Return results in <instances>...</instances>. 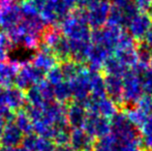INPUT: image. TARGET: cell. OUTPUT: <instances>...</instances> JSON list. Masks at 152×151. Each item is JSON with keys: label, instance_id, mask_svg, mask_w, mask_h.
<instances>
[{"label": "cell", "instance_id": "1", "mask_svg": "<svg viewBox=\"0 0 152 151\" xmlns=\"http://www.w3.org/2000/svg\"><path fill=\"white\" fill-rule=\"evenodd\" d=\"M111 120V133L115 137L118 145L141 146V133L127 118L125 112H117Z\"/></svg>", "mask_w": 152, "mask_h": 151}, {"label": "cell", "instance_id": "53", "mask_svg": "<svg viewBox=\"0 0 152 151\" xmlns=\"http://www.w3.org/2000/svg\"><path fill=\"white\" fill-rule=\"evenodd\" d=\"M6 122H7V121L5 120V118L0 115V136H1L2 131H3V128H4V126H5Z\"/></svg>", "mask_w": 152, "mask_h": 151}, {"label": "cell", "instance_id": "24", "mask_svg": "<svg viewBox=\"0 0 152 151\" xmlns=\"http://www.w3.org/2000/svg\"><path fill=\"white\" fill-rule=\"evenodd\" d=\"M54 89V97L57 103L60 104H68L72 98V87H70L69 81L63 80L62 82L53 86Z\"/></svg>", "mask_w": 152, "mask_h": 151}, {"label": "cell", "instance_id": "9", "mask_svg": "<svg viewBox=\"0 0 152 151\" xmlns=\"http://www.w3.org/2000/svg\"><path fill=\"white\" fill-rule=\"evenodd\" d=\"M72 98L84 105L90 97V71L85 67L75 79L69 81Z\"/></svg>", "mask_w": 152, "mask_h": 151}, {"label": "cell", "instance_id": "19", "mask_svg": "<svg viewBox=\"0 0 152 151\" xmlns=\"http://www.w3.org/2000/svg\"><path fill=\"white\" fill-rule=\"evenodd\" d=\"M30 62L37 69L44 71L47 73L51 69L55 67L57 65L58 60L54 56L52 52H42V51H37V53L31 57Z\"/></svg>", "mask_w": 152, "mask_h": 151}, {"label": "cell", "instance_id": "42", "mask_svg": "<svg viewBox=\"0 0 152 151\" xmlns=\"http://www.w3.org/2000/svg\"><path fill=\"white\" fill-rule=\"evenodd\" d=\"M141 78H142V80H143L145 93L152 95V69L151 67L144 74V75L141 77Z\"/></svg>", "mask_w": 152, "mask_h": 151}, {"label": "cell", "instance_id": "43", "mask_svg": "<svg viewBox=\"0 0 152 151\" xmlns=\"http://www.w3.org/2000/svg\"><path fill=\"white\" fill-rule=\"evenodd\" d=\"M141 136H147L152 133V114H149L147 116L146 120L144 121L141 127L139 128Z\"/></svg>", "mask_w": 152, "mask_h": 151}, {"label": "cell", "instance_id": "3", "mask_svg": "<svg viewBox=\"0 0 152 151\" xmlns=\"http://www.w3.org/2000/svg\"><path fill=\"white\" fill-rule=\"evenodd\" d=\"M123 80V106L125 108L136 106L139 99L145 94L144 85L141 76L136 74L132 69H127L122 77Z\"/></svg>", "mask_w": 152, "mask_h": 151}, {"label": "cell", "instance_id": "2", "mask_svg": "<svg viewBox=\"0 0 152 151\" xmlns=\"http://www.w3.org/2000/svg\"><path fill=\"white\" fill-rule=\"evenodd\" d=\"M62 34L68 40H88L90 42V26L87 21L86 9L80 8L70 12L60 24Z\"/></svg>", "mask_w": 152, "mask_h": 151}, {"label": "cell", "instance_id": "35", "mask_svg": "<svg viewBox=\"0 0 152 151\" xmlns=\"http://www.w3.org/2000/svg\"><path fill=\"white\" fill-rule=\"evenodd\" d=\"M33 124V133L38 137L47 138V139H53L55 133V127L52 125H48L42 121H36L32 123Z\"/></svg>", "mask_w": 152, "mask_h": 151}, {"label": "cell", "instance_id": "33", "mask_svg": "<svg viewBox=\"0 0 152 151\" xmlns=\"http://www.w3.org/2000/svg\"><path fill=\"white\" fill-rule=\"evenodd\" d=\"M136 48H137V55H138V62L150 65V61L152 58V48H150L143 40L139 42V44H137Z\"/></svg>", "mask_w": 152, "mask_h": 151}, {"label": "cell", "instance_id": "16", "mask_svg": "<svg viewBox=\"0 0 152 151\" xmlns=\"http://www.w3.org/2000/svg\"><path fill=\"white\" fill-rule=\"evenodd\" d=\"M95 139L89 136L83 128H72L70 131L69 145L76 151H92Z\"/></svg>", "mask_w": 152, "mask_h": 151}, {"label": "cell", "instance_id": "14", "mask_svg": "<svg viewBox=\"0 0 152 151\" xmlns=\"http://www.w3.org/2000/svg\"><path fill=\"white\" fill-rule=\"evenodd\" d=\"M23 138L24 133L17 126L16 123L14 121H8L6 122L3 131L0 136V146H5V147L19 146L22 144Z\"/></svg>", "mask_w": 152, "mask_h": 151}, {"label": "cell", "instance_id": "7", "mask_svg": "<svg viewBox=\"0 0 152 151\" xmlns=\"http://www.w3.org/2000/svg\"><path fill=\"white\" fill-rule=\"evenodd\" d=\"M44 80H46V73L44 71L35 67L31 62H25L21 65L14 85L21 90L26 91L32 85L39 84Z\"/></svg>", "mask_w": 152, "mask_h": 151}, {"label": "cell", "instance_id": "4", "mask_svg": "<svg viewBox=\"0 0 152 151\" xmlns=\"http://www.w3.org/2000/svg\"><path fill=\"white\" fill-rule=\"evenodd\" d=\"M122 28L111 24H106L102 28L93 29L90 34V42L93 44H100L113 55L117 48L119 37L121 35Z\"/></svg>", "mask_w": 152, "mask_h": 151}, {"label": "cell", "instance_id": "39", "mask_svg": "<svg viewBox=\"0 0 152 151\" xmlns=\"http://www.w3.org/2000/svg\"><path fill=\"white\" fill-rule=\"evenodd\" d=\"M46 80L48 81L51 85H53V86L62 82V81L64 80V77H63V74H62L60 66L56 65L55 67H53V69H51L50 71H47Z\"/></svg>", "mask_w": 152, "mask_h": 151}, {"label": "cell", "instance_id": "15", "mask_svg": "<svg viewBox=\"0 0 152 151\" xmlns=\"http://www.w3.org/2000/svg\"><path fill=\"white\" fill-rule=\"evenodd\" d=\"M107 96L110 97L117 106H123V80L120 76L107 75L104 78Z\"/></svg>", "mask_w": 152, "mask_h": 151}, {"label": "cell", "instance_id": "30", "mask_svg": "<svg viewBox=\"0 0 152 151\" xmlns=\"http://www.w3.org/2000/svg\"><path fill=\"white\" fill-rule=\"evenodd\" d=\"M25 97H26V103L33 107H44L45 105H47L45 103L42 95L40 93V90L38 88V85H32L31 87H29L26 90L25 93Z\"/></svg>", "mask_w": 152, "mask_h": 151}, {"label": "cell", "instance_id": "22", "mask_svg": "<svg viewBox=\"0 0 152 151\" xmlns=\"http://www.w3.org/2000/svg\"><path fill=\"white\" fill-rule=\"evenodd\" d=\"M107 96L106 83L104 78L100 71H90V97L94 99H99Z\"/></svg>", "mask_w": 152, "mask_h": 151}, {"label": "cell", "instance_id": "51", "mask_svg": "<svg viewBox=\"0 0 152 151\" xmlns=\"http://www.w3.org/2000/svg\"><path fill=\"white\" fill-rule=\"evenodd\" d=\"M54 151H76L72 146L68 144V145H62V146H56Z\"/></svg>", "mask_w": 152, "mask_h": 151}, {"label": "cell", "instance_id": "17", "mask_svg": "<svg viewBox=\"0 0 152 151\" xmlns=\"http://www.w3.org/2000/svg\"><path fill=\"white\" fill-rule=\"evenodd\" d=\"M20 67L21 64L18 61H3L0 63V86L4 88L14 86Z\"/></svg>", "mask_w": 152, "mask_h": 151}, {"label": "cell", "instance_id": "46", "mask_svg": "<svg viewBox=\"0 0 152 151\" xmlns=\"http://www.w3.org/2000/svg\"><path fill=\"white\" fill-rule=\"evenodd\" d=\"M132 2L136 4V6L139 9L144 12V10H146L148 8L151 0H132Z\"/></svg>", "mask_w": 152, "mask_h": 151}, {"label": "cell", "instance_id": "26", "mask_svg": "<svg viewBox=\"0 0 152 151\" xmlns=\"http://www.w3.org/2000/svg\"><path fill=\"white\" fill-rule=\"evenodd\" d=\"M14 122L17 124V126L21 129L24 136L30 135L33 133V124H32V121L30 120L29 116L25 112L24 109H21L19 111H17L15 113V120Z\"/></svg>", "mask_w": 152, "mask_h": 151}, {"label": "cell", "instance_id": "23", "mask_svg": "<svg viewBox=\"0 0 152 151\" xmlns=\"http://www.w3.org/2000/svg\"><path fill=\"white\" fill-rule=\"evenodd\" d=\"M52 52L58 62H64L70 59V44L69 40L67 39L63 34L62 36L55 42L52 47Z\"/></svg>", "mask_w": 152, "mask_h": 151}, {"label": "cell", "instance_id": "54", "mask_svg": "<svg viewBox=\"0 0 152 151\" xmlns=\"http://www.w3.org/2000/svg\"><path fill=\"white\" fill-rule=\"evenodd\" d=\"M147 12H148L149 15L152 17V0H151V2H150V4H149V6H148V8H147Z\"/></svg>", "mask_w": 152, "mask_h": 151}, {"label": "cell", "instance_id": "10", "mask_svg": "<svg viewBox=\"0 0 152 151\" xmlns=\"http://www.w3.org/2000/svg\"><path fill=\"white\" fill-rule=\"evenodd\" d=\"M111 7L112 3L109 0H100L93 6L89 7L86 12L89 26L93 29L102 28L108 23Z\"/></svg>", "mask_w": 152, "mask_h": 151}, {"label": "cell", "instance_id": "18", "mask_svg": "<svg viewBox=\"0 0 152 151\" xmlns=\"http://www.w3.org/2000/svg\"><path fill=\"white\" fill-rule=\"evenodd\" d=\"M5 103L6 106L14 112L23 109L27 104L24 91L17 88L16 86L5 88Z\"/></svg>", "mask_w": 152, "mask_h": 151}, {"label": "cell", "instance_id": "21", "mask_svg": "<svg viewBox=\"0 0 152 151\" xmlns=\"http://www.w3.org/2000/svg\"><path fill=\"white\" fill-rule=\"evenodd\" d=\"M70 59L78 63L84 64L88 54L91 42L88 40H69Z\"/></svg>", "mask_w": 152, "mask_h": 151}, {"label": "cell", "instance_id": "28", "mask_svg": "<svg viewBox=\"0 0 152 151\" xmlns=\"http://www.w3.org/2000/svg\"><path fill=\"white\" fill-rule=\"evenodd\" d=\"M55 127V133L53 136V142L56 146L68 145L70 140V127L67 123L57 125Z\"/></svg>", "mask_w": 152, "mask_h": 151}, {"label": "cell", "instance_id": "45", "mask_svg": "<svg viewBox=\"0 0 152 151\" xmlns=\"http://www.w3.org/2000/svg\"><path fill=\"white\" fill-rule=\"evenodd\" d=\"M100 0H78V6L83 9H88L89 7L93 6L94 4H96L97 2H99Z\"/></svg>", "mask_w": 152, "mask_h": 151}, {"label": "cell", "instance_id": "31", "mask_svg": "<svg viewBox=\"0 0 152 151\" xmlns=\"http://www.w3.org/2000/svg\"><path fill=\"white\" fill-rule=\"evenodd\" d=\"M107 24L115 25V26L121 27V28L127 26L128 21H127V19H126V16H125V14H124L123 9L120 7L112 5L110 14H109L108 23H107Z\"/></svg>", "mask_w": 152, "mask_h": 151}, {"label": "cell", "instance_id": "11", "mask_svg": "<svg viewBox=\"0 0 152 151\" xmlns=\"http://www.w3.org/2000/svg\"><path fill=\"white\" fill-rule=\"evenodd\" d=\"M127 31L136 40H143L152 27V17L147 12L137 14L127 24Z\"/></svg>", "mask_w": 152, "mask_h": 151}, {"label": "cell", "instance_id": "12", "mask_svg": "<svg viewBox=\"0 0 152 151\" xmlns=\"http://www.w3.org/2000/svg\"><path fill=\"white\" fill-rule=\"evenodd\" d=\"M109 56H111V54L104 47L100 46V44H91L85 63H87L89 71H100Z\"/></svg>", "mask_w": 152, "mask_h": 151}, {"label": "cell", "instance_id": "34", "mask_svg": "<svg viewBox=\"0 0 152 151\" xmlns=\"http://www.w3.org/2000/svg\"><path fill=\"white\" fill-rule=\"evenodd\" d=\"M14 47L15 44L10 40L7 33L5 31L0 30V63L3 62V61H6L8 52Z\"/></svg>", "mask_w": 152, "mask_h": 151}, {"label": "cell", "instance_id": "47", "mask_svg": "<svg viewBox=\"0 0 152 151\" xmlns=\"http://www.w3.org/2000/svg\"><path fill=\"white\" fill-rule=\"evenodd\" d=\"M115 151H143L140 146H125V145H117Z\"/></svg>", "mask_w": 152, "mask_h": 151}, {"label": "cell", "instance_id": "25", "mask_svg": "<svg viewBox=\"0 0 152 151\" xmlns=\"http://www.w3.org/2000/svg\"><path fill=\"white\" fill-rule=\"evenodd\" d=\"M85 67H86V65L82 64V63H78L76 61L72 60V59H69L67 61H64V62H61L60 65L64 80L66 81H70L72 79H75Z\"/></svg>", "mask_w": 152, "mask_h": 151}, {"label": "cell", "instance_id": "6", "mask_svg": "<svg viewBox=\"0 0 152 151\" xmlns=\"http://www.w3.org/2000/svg\"><path fill=\"white\" fill-rule=\"evenodd\" d=\"M23 20L19 3L12 0H0V30L8 32Z\"/></svg>", "mask_w": 152, "mask_h": 151}, {"label": "cell", "instance_id": "20", "mask_svg": "<svg viewBox=\"0 0 152 151\" xmlns=\"http://www.w3.org/2000/svg\"><path fill=\"white\" fill-rule=\"evenodd\" d=\"M137 47V46H136ZM136 47L129 48H117L114 51V57L123 64L126 69H132L138 63V55H137Z\"/></svg>", "mask_w": 152, "mask_h": 151}, {"label": "cell", "instance_id": "40", "mask_svg": "<svg viewBox=\"0 0 152 151\" xmlns=\"http://www.w3.org/2000/svg\"><path fill=\"white\" fill-rule=\"evenodd\" d=\"M136 105H137L136 107L139 108V109L144 112L145 114H147V115L152 114V95L145 93V94L139 99V101Z\"/></svg>", "mask_w": 152, "mask_h": 151}, {"label": "cell", "instance_id": "8", "mask_svg": "<svg viewBox=\"0 0 152 151\" xmlns=\"http://www.w3.org/2000/svg\"><path fill=\"white\" fill-rule=\"evenodd\" d=\"M82 128L93 139H98L110 135L112 129L110 119L92 112H88Z\"/></svg>", "mask_w": 152, "mask_h": 151}, {"label": "cell", "instance_id": "52", "mask_svg": "<svg viewBox=\"0 0 152 151\" xmlns=\"http://www.w3.org/2000/svg\"><path fill=\"white\" fill-rule=\"evenodd\" d=\"M144 39H145L144 42H146L150 48H152V27L150 28V30L148 31V33L146 34V36H145Z\"/></svg>", "mask_w": 152, "mask_h": 151}, {"label": "cell", "instance_id": "27", "mask_svg": "<svg viewBox=\"0 0 152 151\" xmlns=\"http://www.w3.org/2000/svg\"><path fill=\"white\" fill-rule=\"evenodd\" d=\"M102 71H104L106 75H113V76H120L123 77L124 74L127 71V69L121 64L114 56H109L107 58L106 62L102 67Z\"/></svg>", "mask_w": 152, "mask_h": 151}, {"label": "cell", "instance_id": "32", "mask_svg": "<svg viewBox=\"0 0 152 151\" xmlns=\"http://www.w3.org/2000/svg\"><path fill=\"white\" fill-rule=\"evenodd\" d=\"M124 112H125L127 118L129 119V121L137 126L138 128H140L141 125L144 123V121L146 120L147 116L148 115L145 114L143 111H141L139 108H137L136 106L134 107H127L124 109Z\"/></svg>", "mask_w": 152, "mask_h": 151}, {"label": "cell", "instance_id": "13", "mask_svg": "<svg viewBox=\"0 0 152 151\" xmlns=\"http://www.w3.org/2000/svg\"><path fill=\"white\" fill-rule=\"evenodd\" d=\"M88 111L84 105L72 101L66 106V121L70 128H82Z\"/></svg>", "mask_w": 152, "mask_h": 151}, {"label": "cell", "instance_id": "41", "mask_svg": "<svg viewBox=\"0 0 152 151\" xmlns=\"http://www.w3.org/2000/svg\"><path fill=\"white\" fill-rule=\"evenodd\" d=\"M129 47H136V39L129 34L128 31L123 30L119 37L117 48H129Z\"/></svg>", "mask_w": 152, "mask_h": 151}, {"label": "cell", "instance_id": "29", "mask_svg": "<svg viewBox=\"0 0 152 151\" xmlns=\"http://www.w3.org/2000/svg\"><path fill=\"white\" fill-rule=\"evenodd\" d=\"M117 145L118 143L115 137L112 133H110V135L96 139L92 151H115Z\"/></svg>", "mask_w": 152, "mask_h": 151}, {"label": "cell", "instance_id": "50", "mask_svg": "<svg viewBox=\"0 0 152 151\" xmlns=\"http://www.w3.org/2000/svg\"><path fill=\"white\" fill-rule=\"evenodd\" d=\"M63 3L66 5V7L72 12L76 8V6H78V0H62Z\"/></svg>", "mask_w": 152, "mask_h": 151}, {"label": "cell", "instance_id": "37", "mask_svg": "<svg viewBox=\"0 0 152 151\" xmlns=\"http://www.w3.org/2000/svg\"><path fill=\"white\" fill-rule=\"evenodd\" d=\"M37 85H38V88H39L45 103L46 104L53 103V101H55L53 85H51L47 80H44L42 82H40L39 84H37Z\"/></svg>", "mask_w": 152, "mask_h": 151}, {"label": "cell", "instance_id": "44", "mask_svg": "<svg viewBox=\"0 0 152 151\" xmlns=\"http://www.w3.org/2000/svg\"><path fill=\"white\" fill-rule=\"evenodd\" d=\"M141 146L147 151H152V133L141 136Z\"/></svg>", "mask_w": 152, "mask_h": 151}, {"label": "cell", "instance_id": "5", "mask_svg": "<svg viewBox=\"0 0 152 151\" xmlns=\"http://www.w3.org/2000/svg\"><path fill=\"white\" fill-rule=\"evenodd\" d=\"M70 12L62 0H46L39 16L47 26H57Z\"/></svg>", "mask_w": 152, "mask_h": 151}, {"label": "cell", "instance_id": "38", "mask_svg": "<svg viewBox=\"0 0 152 151\" xmlns=\"http://www.w3.org/2000/svg\"><path fill=\"white\" fill-rule=\"evenodd\" d=\"M55 148H56V145L53 142V140L37 136L32 151H54Z\"/></svg>", "mask_w": 152, "mask_h": 151}, {"label": "cell", "instance_id": "48", "mask_svg": "<svg viewBox=\"0 0 152 151\" xmlns=\"http://www.w3.org/2000/svg\"><path fill=\"white\" fill-rule=\"evenodd\" d=\"M111 3H112L113 6L123 8L125 6H127L128 4L132 3V0H111Z\"/></svg>", "mask_w": 152, "mask_h": 151}, {"label": "cell", "instance_id": "49", "mask_svg": "<svg viewBox=\"0 0 152 151\" xmlns=\"http://www.w3.org/2000/svg\"><path fill=\"white\" fill-rule=\"evenodd\" d=\"M0 151H28V150L21 145V146H15V147H5V146H0Z\"/></svg>", "mask_w": 152, "mask_h": 151}, {"label": "cell", "instance_id": "36", "mask_svg": "<svg viewBox=\"0 0 152 151\" xmlns=\"http://www.w3.org/2000/svg\"><path fill=\"white\" fill-rule=\"evenodd\" d=\"M23 19H32L39 16V10L32 3L31 0H24L20 5Z\"/></svg>", "mask_w": 152, "mask_h": 151}]
</instances>
